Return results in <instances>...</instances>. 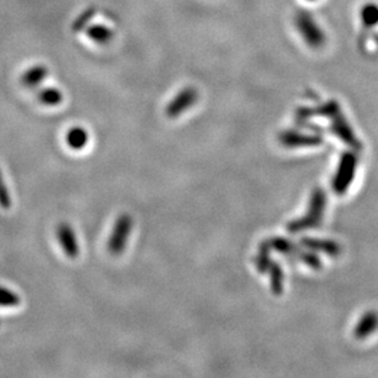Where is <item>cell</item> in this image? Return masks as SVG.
Returning a JSON list of instances; mask_svg holds the SVG:
<instances>
[{"instance_id": "obj_3", "label": "cell", "mask_w": 378, "mask_h": 378, "mask_svg": "<svg viewBox=\"0 0 378 378\" xmlns=\"http://www.w3.org/2000/svg\"><path fill=\"white\" fill-rule=\"evenodd\" d=\"M199 100V92L193 87H186L180 91L178 95L169 102L166 113L169 118H178L181 114L191 108Z\"/></svg>"}, {"instance_id": "obj_8", "label": "cell", "mask_w": 378, "mask_h": 378, "mask_svg": "<svg viewBox=\"0 0 378 378\" xmlns=\"http://www.w3.org/2000/svg\"><path fill=\"white\" fill-rule=\"evenodd\" d=\"M63 100H64V96H63L62 91L53 89V87L44 89V90L39 91V93H38V100L43 105H47V107H57L62 103Z\"/></svg>"}, {"instance_id": "obj_4", "label": "cell", "mask_w": 378, "mask_h": 378, "mask_svg": "<svg viewBox=\"0 0 378 378\" xmlns=\"http://www.w3.org/2000/svg\"><path fill=\"white\" fill-rule=\"evenodd\" d=\"M57 237L64 255L71 260L77 259L80 255V244L74 228L69 223H60L57 228Z\"/></svg>"}, {"instance_id": "obj_10", "label": "cell", "mask_w": 378, "mask_h": 378, "mask_svg": "<svg viewBox=\"0 0 378 378\" xmlns=\"http://www.w3.org/2000/svg\"><path fill=\"white\" fill-rule=\"evenodd\" d=\"M21 304V298L11 289L0 285V308H16Z\"/></svg>"}, {"instance_id": "obj_7", "label": "cell", "mask_w": 378, "mask_h": 378, "mask_svg": "<svg viewBox=\"0 0 378 378\" xmlns=\"http://www.w3.org/2000/svg\"><path fill=\"white\" fill-rule=\"evenodd\" d=\"M86 34H87V37L98 44H105V43L110 42L113 38L112 30L108 29L107 26H103V25L90 26L89 29L86 30Z\"/></svg>"}, {"instance_id": "obj_15", "label": "cell", "mask_w": 378, "mask_h": 378, "mask_svg": "<svg viewBox=\"0 0 378 378\" xmlns=\"http://www.w3.org/2000/svg\"><path fill=\"white\" fill-rule=\"evenodd\" d=\"M310 1H315V0H310Z\"/></svg>"}, {"instance_id": "obj_11", "label": "cell", "mask_w": 378, "mask_h": 378, "mask_svg": "<svg viewBox=\"0 0 378 378\" xmlns=\"http://www.w3.org/2000/svg\"><path fill=\"white\" fill-rule=\"evenodd\" d=\"M377 325V316H376L374 313H367V315L363 318L361 323H359V326L356 327V336L361 337V338L367 336L369 333L374 331Z\"/></svg>"}, {"instance_id": "obj_2", "label": "cell", "mask_w": 378, "mask_h": 378, "mask_svg": "<svg viewBox=\"0 0 378 378\" xmlns=\"http://www.w3.org/2000/svg\"><path fill=\"white\" fill-rule=\"evenodd\" d=\"M133 227V217L129 213H123L117 218L108 239V250L112 255H123L128 247Z\"/></svg>"}, {"instance_id": "obj_13", "label": "cell", "mask_w": 378, "mask_h": 378, "mask_svg": "<svg viewBox=\"0 0 378 378\" xmlns=\"http://www.w3.org/2000/svg\"><path fill=\"white\" fill-rule=\"evenodd\" d=\"M0 207L8 209L11 207V197H10L9 190L5 185L4 178L0 171Z\"/></svg>"}, {"instance_id": "obj_1", "label": "cell", "mask_w": 378, "mask_h": 378, "mask_svg": "<svg viewBox=\"0 0 378 378\" xmlns=\"http://www.w3.org/2000/svg\"><path fill=\"white\" fill-rule=\"evenodd\" d=\"M295 27L304 41L312 49H320L326 44L325 31L310 13L301 10L295 15Z\"/></svg>"}, {"instance_id": "obj_12", "label": "cell", "mask_w": 378, "mask_h": 378, "mask_svg": "<svg viewBox=\"0 0 378 378\" xmlns=\"http://www.w3.org/2000/svg\"><path fill=\"white\" fill-rule=\"evenodd\" d=\"M96 10L95 9H89L86 10L84 14H81L77 20H75V22L72 25V30L75 32H80L82 30L86 29V26L89 25L92 18L95 16Z\"/></svg>"}, {"instance_id": "obj_14", "label": "cell", "mask_w": 378, "mask_h": 378, "mask_svg": "<svg viewBox=\"0 0 378 378\" xmlns=\"http://www.w3.org/2000/svg\"><path fill=\"white\" fill-rule=\"evenodd\" d=\"M305 244L310 246V247H313V249H320V247H323L326 252L331 254V255H336L338 254V246L336 244H332V242H321V241H315V240H305Z\"/></svg>"}, {"instance_id": "obj_9", "label": "cell", "mask_w": 378, "mask_h": 378, "mask_svg": "<svg viewBox=\"0 0 378 378\" xmlns=\"http://www.w3.org/2000/svg\"><path fill=\"white\" fill-rule=\"evenodd\" d=\"M361 21L366 27H374L378 25V5L374 3H367L363 6L360 11Z\"/></svg>"}, {"instance_id": "obj_6", "label": "cell", "mask_w": 378, "mask_h": 378, "mask_svg": "<svg viewBox=\"0 0 378 378\" xmlns=\"http://www.w3.org/2000/svg\"><path fill=\"white\" fill-rule=\"evenodd\" d=\"M90 136L86 129L82 126H75V128H71L67 133V146L75 150V151H80L82 148H85L89 143Z\"/></svg>"}, {"instance_id": "obj_5", "label": "cell", "mask_w": 378, "mask_h": 378, "mask_svg": "<svg viewBox=\"0 0 378 378\" xmlns=\"http://www.w3.org/2000/svg\"><path fill=\"white\" fill-rule=\"evenodd\" d=\"M47 76V67H43V65H34V67H30L29 70L25 71L24 75L21 77V82L27 89H37Z\"/></svg>"}]
</instances>
